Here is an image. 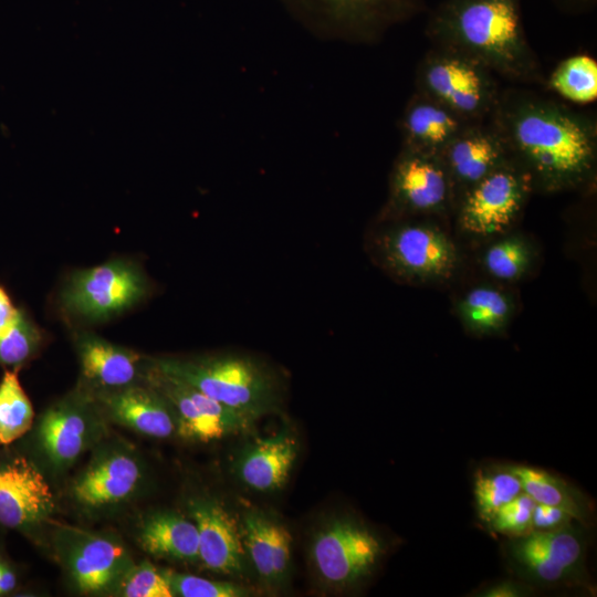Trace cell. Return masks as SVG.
<instances>
[{
  "label": "cell",
  "instance_id": "cell-1",
  "mask_svg": "<svg viewBox=\"0 0 597 597\" xmlns=\"http://www.w3.org/2000/svg\"><path fill=\"white\" fill-rule=\"evenodd\" d=\"M533 190L590 185L597 166L595 116L524 85L502 87L490 117Z\"/></svg>",
  "mask_w": 597,
  "mask_h": 597
},
{
  "label": "cell",
  "instance_id": "cell-2",
  "mask_svg": "<svg viewBox=\"0 0 597 597\" xmlns=\"http://www.w3.org/2000/svg\"><path fill=\"white\" fill-rule=\"evenodd\" d=\"M431 45L462 52L514 85L545 87L523 23L521 0H442L428 17Z\"/></svg>",
  "mask_w": 597,
  "mask_h": 597
},
{
  "label": "cell",
  "instance_id": "cell-3",
  "mask_svg": "<svg viewBox=\"0 0 597 597\" xmlns=\"http://www.w3.org/2000/svg\"><path fill=\"white\" fill-rule=\"evenodd\" d=\"M156 366L253 420L273 411L280 401V386L273 371L248 355L163 359Z\"/></svg>",
  "mask_w": 597,
  "mask_h": 597
},
{
  "label": "cell",
  "instance_id": "cell-4",
  "mask_svg": "<svg viewBox=\"0 0 597 597\" xmlns=\"http://www.w3.org/2000/svg\"><path fill=\"white\" fill-rule=\"evenodd\" d=\"M415 86L469 123L490 119L502 90L496 74L481 62L436 45L419 62Z\"/></svg>",
  "mask_w": 597,
  "mask_h": 597
},
{
  "label": "cell",
  "instance_id": "cell-5",
  "mask_svg": "<svg viewBox=\"0 0 597 597\" xmlns=\"http://www.w3.org/2000/svg\"><path fill=\"white\" fill-rule=\"evenodd\" d=\"M373 241L380 265L398 279L412 282L443 281L458 265L454 243L439 227L427 222L389 220Z\"/></svg>",
  "mask_w": 597,
  "mask_h": 597
},
{
  "label": "cell",
  "instance_id": "cell-6",
  "mask_svg": "<svg viewBox=\"0 0 597 597\" xmlns=\"http://www.w3.org/2000/svg\"><path fill=\"white\" fill-rule=\"evenodd\" d=\"M452 207L453 190L440 157L401 147L390 174L381 219L436 216Z\"/></svg>",
  "mask_w": 597,
  "mask_h": 597
},
{
  "label": "cell",
  "instance_id": "cell-7",
  "mask_svg": "<svg viewBox=\"0 0 597 597\" xmlns=\"http://www.w3.org/2000/svg\"><path fill=\"white\" fill-rule=\"evenodd\" d=\"M532 190L528 176L511 159L461 195L459 223L471 234L499 233L517 218Z\"/></svg>",
  "mask_w": 597,
  "mask_h": 597
},
{
  "label": "cell",
  "instance_id": "cell-8",
  "mask_svg": "<svg viewBox=\"0 0 597 597\" xmlns=\"http://www.w3.org/2000/svg\"><path fill=\"white\" fill-rule=\"evenodd\" d=\"M149 381L169 404L176 433L185 439L209 442L245 432L254 422L157 366L151 370Z\"/></svg>",
  "mask_w": 597,
  "mask_h": 597
},
{
  "label": "cell",
  "instance_id": "cell-9",
  "mask_svg": "<svg viewBox=\"0 0 597 597\" xmlns=\"http://www.w3.org/2000/svg\"><path fill=\"white\" fill-rule=\"evenodd\" d=\"M383 554L381 541L366 526L336 520L314 538L312 558L320 576L333 586H349L368 576Z\"/></svg>",
  "mask_w": 597,
  "mask_h": 597
},
{
  "label": "cell",
  "instance_id": "cell-10",
  "mask_svg": "<svg viewBox=\"0 0 597 597\" xmlns=\"http://www.w3.org/2000/svg\"><path fill=\"white\" fill-rule=\"evenodd\" d=\"M512 540L510 558L530 580L558 584L574 578L583 568L584 538L572 523L553 531H531Z\"/></svg>",
  "mask_w": 597,
  "mask_h": 597
},
{
  "label": "cell",
  "instance_id": "cell-11",
  "mask_svg": "<svg viewBox=\"0 0 597 597\" xmlns=\"http://www.w3.org/2000/svg\"><path fill=\"white\" fill-rule=\"evenodd\" d=\"M348 38L371 41L427 9L426 0H296Z\"/></svg>",
  "mask_w": 597,
  "mask_h": 597
},
{
  "label": "cell",
  "instance_id": "cell-12",
  "mask_svg": "<svg viewBox=\"0 0 597 597\" xmlns=\"http://www.w3.org/2000/svg\"><path fill=\"white\" fill-rule=\"evenodd\" d=\"M145 292V282L133 266L111 262L76 274L66 301L80 314L104 318L130 306Z\"/></svg>",
  "mask_w": 597,
  "mask_h": 597
},
{
  "label": "cell",
  "instance_id": "cell-13",
  "mask_svg": "<svg viewBox=\"0 0 597 597\" xmlns=\"http://www.w3.org/2000/svg\"><path fill=\"white\" fill-rule=\"evenodd\" d=\"M439 157L452 186L454 207L465 190L511 160L503 138L490 119L467 125Z\"/></svg>",
  "mask_w": 597,
  "mask_h": 597
},
{
  "label": "cell",
  "instance_id": "cell-14",
  "mask_svg": "<svg viewBox=\"0 0 597 597\" xmlns=\"http://www.w3.org/2000/svg\"><path fill=\"white\" fill-rule=\"evenodd\" d=\"M65 531L63 558L81 591H103L117 584L133 566L128 553L118 541L77 528Z\"/></svg>",
  "mask_w": 597,
  "mask_h": 597
},
{
  "label": "cell",
  "instance_id": "cell-15",
  "mask_svg": "<svg viewBox=\"0 0 597 597\" xmlns=\"http://www.w3.org/2000/svg\"><path fill=\"white\" fill-rule=\"evenodd\" d=\"M55 506L51 488L23 457L0 461V524L23 528L49 517Z\"/></svg>",
  "mask_w": 597,
  "mask_h": 597
},
{
  "label": "cell",
  "instance_id": "cell-16",
  "mask_svg": "<svg viewBox=\"0 0 597 597\" xmlns=\"http://www.w3.org/2000/svg\"><path fill=\"white\" fill-rule=\"evenodd\" d=\"M188 510L198 530L201 563L217 573H241L244 546L235 521L228 511L212 499L192 500Z\"/></svg>",
  "mask_w": 597,
  "mask_h": 597
},
{
  "label": "cell",
  "instance_id": "cell-17",
  "mask_svg": "<svg viewBox=\"0 0 597 597\" xmlns=\"http://www.w3.org/2000/svg\"><path fill=\"white\" fill-rule=\"evenodd\" d=\"M142 480L137 459L127 451L97 453L73 484L75 500L86 507H102L127 499Z\"/></svg>",
  "mask_w": 597,
  "mask_h": 597
},
{
  "label": "cell",
  "instance_id": "cell-18",
  "mask_svg": "<svg viewBox=\"0 0 597 597\" xmlns=\"http://www.w3.org/2000/svg\"><path fill=\"white\" fill-rule=\"evenodd\" d=\"M471 123L433 98L415 91L399 122L402 148L440 156L447 145Z\"/></svg>",
  "mask_w": 597,
  "mask_h": 597
},
{
  "label": "cell",
  "instance_id": "cell-19",
  "mask_svg": "<svg viewBox=\"0 0 597 597\" xmlns=\"http://www.w3.org/2000/svg\"><path fill=\"white\" fill-rule=\"evenodd\" d=\"M96 422L78 406L62 404L49 409L39 426V439L50 461L59 468L73 463L93 442Z\"/></svg>",
  "mask_w": 597,
  "mask_h": 597
},
{
  "label": "cell",
  "instance_id": "cell-20",
  "mask_svg": "<svg viewBox=\"0 0 597 597\" xmlns=\"http://www.w3.org/2000/svg\"><path fill=\"white\" fill-rule=\"evenodd\" d=\"M296 455L295 438L289 432H280L245 447L238 458L237 471L249 488L274 491L285 483Z\"/></svg>",
  "mask_w": 597,
  "mask_h": 597
},
{
  "label": "cell",
  "instance_id": "cell-21",
  "mask_svg": "<svg viewBox=\"0 0 597 597\" xmlns=\"http://www.w3.org/2000/svg\"><path fill=\"white\" fill-rule=\"evenodd\" d=\"M242 525L244 548L256 573L266 582H280L291 561L292 537L287 528L256 510L244 514Z\"/></svg>",
  "mask_w": 597,
  "mask_h": 597
},
{
  "label": "cell",
  "instance_id": "cell-22",
  "mask_svg": "<svg viewBox=\"0 0 597 597\" xmlns=\"http://www.w3.org/2000/svg\"><path fill=\"white\" fill-rule=\"evenodd\" d=\"M112 416L121 423L153 438L176 433V420L167 400L154 388L130 387L106 400Z\"/></svg>",
  "mask_w": 597,
  "mask_h": 597
},
{
  "label": "cell",
  "instance_id": "cell-23",
  "mask_svg": "<svg viewBox=\"0 0 597 597\" xmlns=\"http://www.w3.org/2000/svg\"><path fill=\"white\" fill-rule=\"evenodd\" d=\"M138 542L154 556L186 562L199 559L195 522L174 512H159L147 517L142 524Z\"/></svg>",
  "mask_w": 597,
  "mask_h": 597
},
{
  "label": "cell",
  "instance_id": "cell-24",
  "mask_svg": "<svg viewBox=\"0 0 597 597\" xmlns=\"http://www.w3.org/2000/svg\"><path fill=\"white\" fill-rule=\"evenodd\" d=\"M83 374L107 387H123L137 374L138 356L96 337H87L80 347Z\"/></svg>",
  "mask_w": 597,
  "mask_h": 597
},
{
  "label": "cell",
  "instance_id": "cell-25",
  "mask_svg": "<svg viewBox=\"0 0 597 597\" xmlns=\"http://www.w3.org/2000/svg\"><path fill=\"white\" fill-rule=\"evenodd\" d=\"M522 482L523 491L536 503L553 505L569 513L574 520L586 522L589 504L584 495L565 480L552 473L527 465H510Z\"/></svg>",
  "mask_w": 597,
  "mask_h": 597
},
{
  "label": "cell",
  "instance_id": "cell-26",
  "mask_svg": "<svg viewBox=\"0 0 597 597\" xmlns=\"http://www.w3.org/2000/svg\"><path fill=\"white\" fill-rule=\"evenodd\" d=\"M545 87L565 102L593 103L597 97V62L588 54L566 57L546 77Z\"/></svg>",
  "mask_w": 597,
  "mask_h": 597
},
{
  "label": "cell",
  "instance_id": "cell-27",
  "mask_svg": "<svg viewBox=\"0 0 597 597\" xmlns=\"http://www.w3.org/2000/svg\"><path fill=\"white\" fill-rule=\"evenodd\" d=\"M459 310L470 329L486 334L499 331L506 323L511 304L496 289L475 287L464 295Z\"/></svg>",
  "mask_w": 597,
  "mask_h": 597
},
{
  "label": "cell",
  "instance_id": "cell-28",
  "mask_svg": "<svg viewBox=\"0 0 597 597\" xmlns=\"http://www.w3.org/2000/svg\"><path fill=\"white\" fill-rule=\"evenodd\" d=\"M34 411L17 371H7L0 383V443L9 444L32 426Z\"/></svg>",
  "mask_w": 597,
  "mask_h": 597
},
{
  "label": "cell",
  "instance_id": "cell-29",
  "mask_svg": "<svg viewBox=\"0 0 597 597\" xmlns=\"http://www.w3.org/2000/svg\"><path fill=\"white\" fill-rule=\"evenodd\" d=\"M522 492L521 480L509 468L496 472H478L474 498L479 516L490 523L499 509Z\"/></svg>",
  "mask_w": 597,
  "mask_h": 597
},
{
  "label": "cell",
  "instance_id": "cell-30",
  "mask_svg": "<svg viewBox=\"0 0 597 597\" xmlns=\"http://www.w3.org/2000/svg\"><path fill=\"white\" fill-rule=\"evenodd\" d=\"M531 252L527 244L516 237L493 243L483 254V265L489 274L503 280L519 279L530 264Z\"/></svg>",
  "mask_w": 597,
  "mask_h": 597
},
{
  "label": "cell",
  "instance_id": "cell-31",
  "mask_svg": "<svg viewBox=\"0 0 597 597\" xmlns=\"http://www.w3.org/2000/svg\"><path fill=\"white\" fill-rule=\"evenodd\" d=\"M119 593L126 597H171L174 593L164 570L144 561L132 566L119 579Z\"/></svg>",
  "mask_w": 597,
  "mask_h": 597
},
{
  "label": "cell",
  "instance_id": "cell-32",
  "mask_svg": "<svg viewBox=\"0 0 597 597\" xmlns=\"http://www.w3.org/2000/svg\"><path fill=\"white\" fill-rule=\"evenodd\" d=\"M174 596L181 597H243L247 589L228 582L210 580L190 574L164 570Z\"/></svg>",
  "mask_w": 597,
  "mask_h": 597
},
{
  "label": "cell",
  "instance_id": "cell-33",
  "mask_svg": "<svg viewBox=\"0 0 597 597\" xmlns=\"http://www.w3.org/2000/svg\"><path fill=\"white\" fill-rule=\"evenodd\" d=\"M39 339L35 327L20 313L15 324L0 336V363L22 364L35 350Z\"/></svg>",
  "mask_w": 597,
  "mask_h": 597
},
{
  "label": "cell",
  "instance_id": "cell-34",
  "mask_svg": "<svg viewBox=\"0 0 597 597\" xmlns=\"http://www.w3.org/2000/svg\"><path fill=\"white\" fill-rule=\"evenodd\" d=\"M535 501L524 491L504 504L491 520L498 533L510 537L525 535L532 531V513Z\"/></svg>",
  "mask_w": 597,
  "mask_h": 597
},
{
  "label": "cell",
  "instance_id": "cell-35",
  "mask_svg": "<svg viewBox=\"0 0 597 597\" xmlns=\"http://www.w3.org/2000/svg\"><path fill=\"white\" fill-rule=\"evenodd\" d=\"M573 521V516L559 507L535 503L532 513V531L558 530Z\"/></svg>",
  "mask_w": 597,
  "mask_h": 597
},
{
  "label": "cell",
  "instance_id": "cell-36",
  "mask_svg": "<svg viewBox=\"0 0 597 597\" xmlns=\"http://www.w3.org/2000/svg\"><path fill=\"white\" fill-rule=\"evenodd\" d=\"M528 589L522 584H517L513 580H504L491 585L480 591L478 596L481 597H520L527 595Z\"/></svg>",
  "mask_w": 597,
  "mask_h": 597
},
{
  "label": "cell",
  "instance_id": "cell-37",
  "mask_svg": "<svg viewBox=\"0 0 597 597\" xmlns=\"http://www.w3.org/2000/svg\"><path fill=\"white\" fill-rule=\"evenodd\" d=\"M20 312L13 306L7 293L0 287V336L18 321Z\"/></svg>",
  "mask_w": 597,
  "mask_h": 597
},
{
  "label": "cell",
  "instance_id": "cell-38",
  "mask_svg": "<svg viewBox=\"0 0 597 597\" xmlns=\"http://www.w3.org/2000/svg\"><path fill=\"white\" fill-rule=\"evenodd\" d=\"M556 4L569 12H582L590 9L596 0H555Z\"/></svg>",
  "mask_w": 597,
  "mask_h": 597
},
{
  "label": "cell",
  "instance_id": "cell-39",
  "mask_svg": "<svg viewBox=\"0 0 597 597\" xmlns=\"http://www.w3.org/2000/svg\"><path fill=\"white\" fill-rule=\"evenodd\" d=\"M15 575L3 565L1 577H0V594H6L11 591L15 587Z\"/></svg>",
  "mask_w": 597,
  "mask_h": 597
},
{
  "label": "cell",
  "instance_id": "cell-40",
  "mask_svg": "<svg viewBox=\"0 0 597 597\" xmlns=\"http://www.w3.org/2000/svg\"><path fill=\"white\" fill-rule=\"evenodd\" d=\"M2 568H3V564H0V577H1Z\"/></svg>",
  "mask_w": 597,
  "mask_h": 597
}]
</instances>
